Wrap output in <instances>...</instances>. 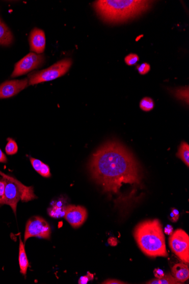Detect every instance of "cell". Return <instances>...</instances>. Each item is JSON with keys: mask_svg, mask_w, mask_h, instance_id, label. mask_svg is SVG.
I'll return each mask as SVG.
<instances>
[{"mask_svg": "<svg viewBox=\"0 0 189 284\" xmlns=\"http://www.w3.org/2000/svg\"><path fill=\"white\" fill-rule=\"evenodd\" d=\"M90 174L104 192L119 194L124 184L141 185V166L125 146L110 141L96 151L89 164Z\"/></svg>", "mask_w": 189, "mask_h": 284, "instance_id": "cell-1", "label": "cell"}, {"mask_svg": "<svg viewBox=\"0 0 189 284\" xmlns=\"http://www.w3.org/2000/svg\"><path fill=\"white\" fill-rule=\"evenodd\" d=\"M153 2L145 0H99L94 2L93 7L102 21L116 24L141 16L149 11Z\"/></svg>", "mask_w": 189, "mask_h": 284, "instance_id": "cell-2", "label": "cell"}, {"mask_svg": "<svg viewBox=\"0 0 189 284\" xmlns=\"http://www.w3.org/2000/svg\"><path fill=\"white\" fill-rule=\"evenodd\" d=\"M138 246L147 256L167 257L165 233L160 221L158 219L142 221L134 231Z\"/></svg>", "mask_w": 189, "mask_h": 284, "instance_id": "cell-3", "label": "cell"}, {"mask_svg": "<svg viewBox=\"0 0 189 284\" xmlns=\"http://www.w3.org/2000/svg\"><path fill=\"white\" fill-rule=\"evenodd\" d=\"M6 178L4 204L11 206L15 215L16 214L17 204L20 199L28 201L35 198L36 196L31 187H26L15 180L13 177L3 175Z\"/></svg>", "mask_w": 189, "mask_h": 284, "instance_id": "cell-4", "label": "cell"}, {"mask_svg": "<svg viewBox=\"0 0 189 284\" xmlns=\"http://www.w3.org/2000/svg\"><path fill=\"white\" fill-rule=\"evenodd\" d=\"M72 63L71 59H65L47 69L30 74L29 85H34L57 79L68 72Z\"/></svg>", "mask_w": 189, "mask_h": 284, "instance_id": "cell-5", "label": "cell"}, {"mask_svg": "<svg viewBox=\"0 0 189 284\" xmlns=\"http://www.w3.org/2000/svg\"><path fill=\"white\" fill-rule=\"evenodd\" d=\"M171 250L180 260L185 264L189 263V237L181 229L173 232L169 238Z\"/></svg>", "mask_w": 189, "mask_h": 284, "instance_id": "cell-6", "label": "cell"}, {"mask_svg": "<svg viewBox=\"0 0 189 284\" xmlns=\"http://www.w3.org/2000/svg\"><path fill=\"white\" fill-rule=\"evenodd\" d=\"M50 234V227L48 222L42 217H34L28 221L25 226L24 243L32 237L49 240Z\"/></svg>", "mask_w": 189, "mask_h": 284, "instance_id": "cell-7", "label": "cell"}, {"mask_svg": "<svg viewBox=\"0 0 189 284\" xmlns=\"http://www.w3.org/2000/svg\"><path fill=\"white\" fill-rule=\"evenodd\" d=\"M44 60L43 55L29 54L15 64L12 78L18 77L39 68L44 63Z\"/></svg>", "mask_w": 189, "mask_h": 284, "instance_id": "cell-8", "label": "cell"}, {"mask_svg": "<svg viewBox=\"0 0 189 284\" xmlns=\"http://www.w3.org/2000/svg\"><path fill=\"white\" fill-rule=\"evenodd\" d=\"M64 217L71 226L78 228L86 221L88 212L83 206L69 205L66 207Z\"/></svg>", "mask_w": 189, "mask_h": 284, "instance_id": "cell-9", "label": "cell"}, {"mask_svg": "<svg viewBox=\"0 0 189 284\" xmlns=\"http://www.w3.org/2000/svg\"><path fill=\"white\" fill-rule=\"evenodd\" d=\"M29 85V80L7 81L0 85V99L9 98L17 95Z\"/></svg>", "mask_w": 189, "mask_h": 284, "instance_id": "cell-10", "label": "cell"}, {"mask_svg": "<svg viewBox=\"0 0 189 284\" xmlns=\"http://www.w3.org/2000/svg\"><path fill=\"white\" fill-rule=\"evenodd\" d=\"M30 49L38 54H42L45 50L46 39L42 30L35 28L31 32L29 38Z\"/></svg>", "mask_w": 189, "mask_h": 284, "instance_id": "cell-11", "label": "cell"}, {"mask_svg": "<svg viewBox=\"0 0 189 284\" xmlns=\"http://www.w3.org/2000/svg\"><path fill=\"white\" fill-rule=\"evenodd\" d=\"M171 275L178 281L180 282H185L189 278V268L188 265L183 262L176 264L172 268Z\"/></svg>", "mask_w": 189, "mask_h": 284, "instance_id": "cell-12", "label": "cell"}, {"mask_svg": "<svg viewBox=\"0 0 189 284\" xmlns=\"http://www.w3.org/2000/svg\"><path fill=\"white\" fill-rule=\"evenodd\" d=\"M19 264L20 273L23 275H26L29 263L25 251L24 243L22 241L20 237H19Z\"/></svg>", "mask_w": 189, "mask_h": 284, "instance_id": "cell-13", "label": "cell"}, {"mask_svg": "<svg viewBox=\"0 0 189 284\" xmlns=\"http://www.w3.org/2000/svg\"><path fill=\"white\" fill-rule=\"evenodd\" d=\"M13 40L12 32L0 18V45H9L12 43Z\"/></svg>", "mask_w": 189, "mask_h": 284, "instance_id": "cell-14", "label": "cell"}, {"mask_svg": "<svg viewBox=\"0 0 189 284\" xmlns=\"http://www.w3.org/2000/svg\"><path fill=\"white\" fill-rule=\"evenodd\" d=\"M30 162L32 163L34 169L38 173L45 177H49L50 176V172L49 166L43 163L42 161L34 158H30Z\"/></svg>", "mask_w": 189, "mask_h": 284, "instance_id": "cell-15", "label": "cell"}, {"mask_svg": "<svg viewBox=\"0 0 189 284\" xmlns=\"http://www.w3.org/2000/svg\"><path fill=\"white\" fill-rule=\"evenodd\" d=\"M148 284H180L171 273L165 274V275L160 278L152 279V280L146 282Z\"/></svg>", "mask_w": 189, "mask_h": 284, "instance_id": "cell-16", "label": "cell"}, {"mask_svg": "<svg viewBox=\"0 0 189 284\" xmlns=\"http://www.w3.org/2000/svg\"><path fill=\"white\" fill-rule=\"evenodd\" d=\"M176 156L179 158L185 164L189 166V145L186 142H182L181 144Z\"/></svg>", "mask_w": 189, "mask_h": 284, "instance_id": "cell-17", "label": "cell"}, {"mask_svg": "<svg viewBox=\"0 0 189 284\" xmlns=\"http://www.w3.org/2000/svg\"><path fill=\"white\" fill-rule=\"evenodd\" d=\"M173 95L177 99L184 101L188 104V87L181 88L172 91Z\"/></svg>", "mask_w": 189, "mask_h": 284, "instance_id": "cell-18", "label": "cell"}, {"mask_svg": "<svg viewBox=\"0 0 189 284\" xmlns=\"http://www.w3.org/2000/svg\"><path fill=\"white\" fill-rule=\"evenodd\" d=\"M65 211L66 207L55 205L49 210L48 214L50 216L58 219V218L64 217Z\"/></svg>", "mask_w": 189, "mask_h": 284, "instance_id": "cell-19", "label": "cell"}, {"mask_svg": "<svg viewBox=\"0 0 189 284\" xmlns=\"http://www.w3.org/2000/svg\"><path fill=\"white\" fill-rule=\"evenodd\" d=\"M155 104L151 98L145 97L140 102V108L146 112H149L154 109Z\"/></svg>", "mask_w": 189, "mask_h": 284, "instance_id": "cell-20", "label": "cell"}, {"mask_svg": "<svg viewBox=\"0 0 189 284\" xmlns=\"http://www.w3.org/2000/svg\"><path fill=\"white\" fill-rule=\"evenodd\" d=\"M18 147L14 140L11 138L8 139V143L5 147V151L8 155H13L17 153Z\"/></svg>", "mask_w": 189, "mask_h": 284, "instance_id": "cell-21", "label": "cell"}, {"mask_svg": "<svg viewBox=\"0 0 189 284\" xmlns=\"http://www.w3.org/2000/svg\"><path fill=\"white\" fill-rule=\"evenodd\" d=\"M140 58L139 56L135 54H130L127 55L125 58V63L129 66L136 65L139 62Z\"/></svg>", "mask_w": 189, "mask_h": 284, "instance_id": "cell-22", "label": "cell"}, {"mask_svg": "<svg viewBox=\"0 0 189 284\" xmlns=\"http://www.w3.org/2000/svg\"><path fill=\"white\" fill-rule=\"evenodd\" d=\"M7 179L4 177L0 178V204H4L5 186Z\"/></svg>", "mask_w": 189, "mask_h": 284, "instance_id": "cell-23", "label": "cell"}, {"mask_svg": "<svg viewBox=\"0 0 189 284\" xmlns=\"http://www.w3.org/2000/svg\"><path fill=\"white\" fill-rule=\"evenodd\" d=\"M150 69V65L146 63L137 66V70L139 71V72L142 75H145L149 73Z\"/></svg>", "mask_w": 189, "mask_h": 284, "instance_id": "cell-24", "label": "cell"}, {"mask_svg": "<svg viewBox=\"0 0 189 284\" xmlns=\"http://www.w3.org/2000/svg\"><path fill=\"white\" fill-rule=\"evenodd\" d=\"M94 278V275L93 274L89 272L88 273V275L82 276L79 281L78 283L79 284H85L88 283V282L91 280H93Z\"/></svg>", "mask_w": 189, "mask_h": 284, "instance_id": "cell-25", "label": "cell"}, {"mask_svg": "<svg viewBox=\"0 0 189 284\" xmlns=\"http://www.w3.org/2000/svg\"><path fill=\"white\" fill-rule=\"evenodd\" d=\"M154 275L157 278H160L165 275V273L160 268H156L154 271Z\"/></svg>", "mask_w": 189, "mask_h": 284, "instance_id": "cell-26", "label": "cell"}, {"mask_svg": "<svg viewBox=\"0 0 189 284\" xmlns=\"http://www.w3.org/2000/svg\"><path fill=\"white\" fill-rule=\"evenodd\" d=\"M104 284H125L126 283L123 281H121L119 280H116V279H109L104 281L103 283Z\"/></svg>", "mask_w": 189, "mask_h": 284, "instance_id": "cell-27", "label": "cell"}, {"mask_svg": "<svg viewBox=\"0 0 189 284\" xmlns=\"http://www.w3.org/2000/svg\"><path fill=\"white\" fill-rule=\"evenodd\" d=\"M173 232V227L170 225H167L164 230V233L167 235L171 236Z\"/></svg>", "mask_w": 189, "mask_h": 284, "instance_id": "cell-28", "label": "cell"}, {"mask_svg": "<svg viewBox=\"0 0 189 284\" xmlns=\"http://www.w3.org/2000/svg\"><path fill=\"white\" fill-rule=\"evenodd\" d=\"M168 219L173 222H176L178 221V219H179V216L176 215L171 212L169 217H168Z\"/></svg>", "mask_w": 189, "mask_h": 284, "instance_id": "cell-29", "label": "cell"}, {"mask_svg": "<svg viewBox=\"0 0 189 284\" xmlns=\"http://www.w3.org/2000/svg\"><path fill=\"white\" fill-rule=\"evenodd\" d=\"M108 241L109 244L112 246H116L118 244V240L114 237L110 238Z\"/></svg>", "mask_w": 189, "mask_h": 284, "instance_id": "cell-30", "label": "cell"}, {"mask_svg": "<svg viewBox=\"0 0 189 284\" xmlns=\"http://www.w3.org/2000/svg\"><path fill=\"white\" fill-rule=\"evenodd\" d=\"M0 162H2V163H6L7 162V157L3 153L1 149H0Z\"/></svg>", "mask_w": 189, "mask_h": 284, "instance_id": "cell-31", "label": "cell"}, {"mask_svg": "<svg viewBox=\"0 0 189 284\" xmlns=\"http://www.w3.org/2000/svg\"><path fill=\"white\" fill-rule=\"evenodd\" d=\"M172 212L176 215L179 216V211L175 209H172Z\"/></svg>", "mask_w": 189, "mask_h": 284, "instance_id": "cell-32", "label": "cell"}]
</instances>
